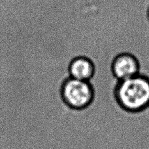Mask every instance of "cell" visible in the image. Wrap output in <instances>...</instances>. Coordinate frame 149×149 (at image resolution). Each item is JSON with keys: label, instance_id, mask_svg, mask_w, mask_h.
I'll return each mask as SVG.
<instances>
[{"label": "cell", "instance_id": "obj_1", "mask_svg": "<svg viewBox=\"0 0 149 149\" xmlns=\"http://www.w3.org/2000/svg\"><path fill=\"white\" fill-rule=\"evenodd\" d=\"M112 95L122 110L130 114L141 112L149 108V78L139 74L117 81Z\"/></svg>", "mask_w": 149, "mask_h": 149}, {"label": "cell", "instance_id": "obj_2", "mask_svg": "<svg viewBox=\"0 0 149 149\" xmlns=\"http://www.w3.org/2000/svg\"><path fill=\"white\" fill-rule=\"evenodd\" d=\"M62 97L69 107L74 110L84 112L92 105L96 92L91 82L69 77L63 83Z\"/></svg>", "mask_w": 149, "mask_h": 149}, {"label": "cell", "instance_id": "obj_3", "mask_svg": "<svg viewBox=\"0 0 149 149\" xmlns=\"http://www.w3.org/2000/svg\"><path fill=\"white\" fill-rule=\"evenodd\" d=\"M111 70L113 78L116 81H122L140 74V65L134 55L121 53L113 58Z\"/></svg>", "mask_w": 149, "mask_h": 149}, {"label": "cell", "instance_id": "obj_4", "mask_svg": "<svg viewBox=\"0 0 149 149\" xmlns=\"http://www.w3.org/2000/svg\"><path fill=\"white\" fill-rule=\"evenodd\" d=\"M95 72L94 63L86 56H77L69 64V76L72 78L90 82L94 77Z\"/></svg>", "mask_w": 149, "mask_h": 149}, {"label": "cell", "instance_id": "obj_5", "mask_svg": "<svg viewBox=\"0 0 149 149\" xmlns=\"http://www.w3.org/2000/svg\"><path fill=\"white\" fill-rule=\"evenodd\" d=\"M145 17L146 20H147V22L149 24V4L148 5L147 9L145 10Z\"/></svg>", "mask_w": 149, "mask_h": 149}, {"label": "cell", "instance_id": "obj_6", "mask_svg": "<svg viewBox=\"0 0 149 149\" xmlns=\"http://www.w3.org/2000/svg\"><path fill=\"white\" fill-rule=\"evenodd\" d=\"M148 109H149V108H148Z\"/></svg>", "mask_w": 149, "mask_h": 149}]
</instances>
